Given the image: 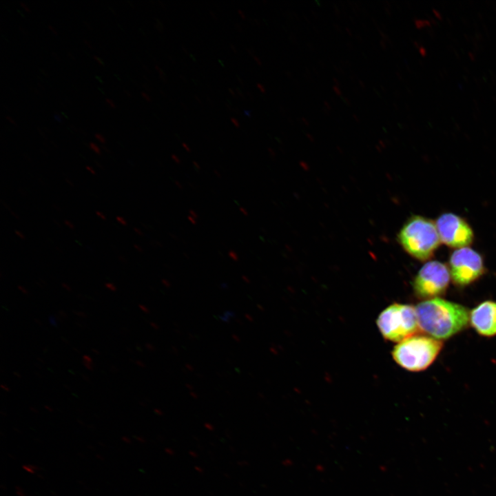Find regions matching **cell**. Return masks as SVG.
Segmentation results:
<instances>
[{
  "instance_id": "cell-2",
  "label": "cell",
  "mask_w": 496,
  "mask_h": 496,
  "mask_svg": "<svg viewBox=\"0 0 496 496\" xmlns=\"http://www.w3.org/2000/svg\"><path fill=\"white\" fill-rule=\"evenodd\" d=\"M397 241L409 255L420 261L432 258L441 243L435 223L419 215L411 216L404 223Z\"/></svg>"
},
{
  "instance_id": "cell-9",
  "label": "cell",
  "mask_w": 496,
  "mask_h": 496,
  "mask_svg": "<svg viewBox=\"0 0 496 496\" xmlns=\"http://www.w3.org/2000/svg\"><path fill=\"white\" fill-rule=\"evenodd\" d=\"M89 145H90V147L91 148V149L92 151H94L95 153H96L98 154H101L100 148L95 143H90Z\"/></svg>"
},
{
  "instance_id": "cell-22",
  "label": "cell",
  "mask_w": 496,
  "mask_h": 496,
  "mask_svg": "<svg viewBox=\"0 0 496 496\" xmlns=\"http://www.w3.org/2000/svg\"><path fill=\"white\" fill-rule=\"evenodd\" d=\"M6 119H7L10 123H11L12 124L15 125V122H14V121L12 118H10V117L8 116H6Z\"/></svg>"
},
{
  "instance_id": "cell-31",
  "label": "cell",
  "mask_w": 496,
  "mask_h": 496,
  "mask_svg": "<svg viewBox=\"0 0 496 496\" xmlns=\"http://www.w3.org/2000/svg\"><path fill=\"white\" fill-rule=\"evenodd\" d=\"M190 214H192V216L194 218H196V217H197L196 214L194 213V211H190Z\"/></svg>"
},
{
  "instance_id": "cell-8",
  "label": "cell",
  "mask_w": 496,
  "mask_h": 496,
  "mask_svg": "<svg viewBox=\"0 0 496 496\" xmlns=\"http://www.w3.org/2000/svg\"><path fill=\"white\" fill-rule=\"evenodd\" d=\"M469 322L478 334L485 337L496 335V302L486 300L475 308L469 314Z\"/></svg>"
},
{
  "instance_id": "cell-32",
  "label": "cell",
  "mask_w": 496,
  "mask_h": 496,
  "mask_svg": "<svg viewBox=\"0 0 496 496\" xmlns=\"http://www.w3.org/2000/svg\"><path fill=\"white\" fill-rule=\"evenodd\" d=\"M258 86L259 87H260V90L262 92H265V89H263V87H262L260 84L258 85Z\"/></svg>"
},
{
  "instance_id": "cell-25",
  "label": "cell",
  "mask_w": 496,
  "mask_h": 496,
  "mask_svg": "<svg viewBox=\"0 0 496 496\" xmlns=\"http://www.w3.org/2000/svg\"><path fill=\"white\" fill-rule=\"evenodd\" d=\"M141 94L147 101H150V97L147 96L145 93L142 92Z\"/></svg>"
},
{
  "instance_id": "cell-10",
  "label": "cell",
  "mask_w": 496,
  "mask_h": 496,
  "mask_svg": "<svg viewBox=\"0 0 496 496\" xmlns=\"http://www.w3.org/2000/svg\"><path fill=\"white\" fill-rule=\"evenodd\" d=\"M96 138L101 143H105V138L100 134H95Z\"/></svg>"
},
{
  "instance_id": "cell-34",
  "label": "cell",
  "mask_w": 496,
  "mask_h": 496,
  "mask_svg": "<svg viewBox=\"0 0 496 496\" xmlns=\"http://www.w3.org/2000/svg\"><path fill=\"white\" fill-rule=\"evenodd\" d=\"M66 181H67V183H68V184H70V185H72V183H70V181L69 180H66Z\"/></svg>"
},
{
  "instance_id": "cell-1",
  "label": "cell",
  "mask_w": 496,
  "mask_h": 496,
  "mask_svg": "<svg viewBox=\"0 0 496 496\" xmlns=\"http://www.w3.org/2000/svg\"><path fill=\"white\" fill-rule=\"evenodd\" d=\"M415 311L420 329L439 340L459 333L469 322L470 312L465 307L442 298L424 300Z\"/></svg>"
},
{
  "instance_id": "cell-27",
  "label": "cell",
  "mask_w": 496,
  "mask_h": 496,
  "mask_svg": "<svg viewBox=\"0 0 496 496\" xmlns=\"http://www.w3.org/2000/svg\"><path fill=\"white\" fill-rule=\"evenodd\" d=\"M231 121L235 124L236 126H238V127L239 126V123H238V121L236 119L231 118Z\"/></svg>"
},
{
  "instance_id": "cell-16",
  "label": "cell",
  "mask_w": 496,
  "mask_h": 496,
  "mask_svg": "<svg viewBox=\"0 0 496 496\" xmlns=\"http://www.w3.org/2000/svg\"><path fill=\"white\" fill-rule=\"evenodd\" d=\"M14 233H15L16 235H17L20 238H21V239H24V238H25L24 234H23L22 232H21L20 231H19V230H15V231H14Z\"/></svg>"
},
{
  "instance_id": "cell-11",
  "label": "cell",
  "mask_w": 496,
  "mask_h": 496,
  "mask_svg": "<svg viewBox=\"0 0 496 496\" xmlns=\"http://www.w3.org/2000/svg\"><path fill=\"white\" fill-rule=\"evenodd\" d=\"M116 219L117 222L119 223L120 224H121L123 225H127V221L123 217L118 216L116 217Z\"/></svg>"
},
{
  "instance_id": "cell-21",
  "label": "cell",
  "mask_w": 496,
  "mask_h": 496,
  "mask_svg": "<svg viewBox=\"0 0 496 496\" xmlns=\"http://www.w3.org/2000/svg\"><path fill=\"white\" fill-rule=\"evenodd\" d=\"M18 289H19L21 291H22L23 293H25V294H27V293H28L27 291H26L23 287L19 285V286H18Z\"/></svg>"
},
{
  "instance_id": "cell-15",
  "label": "cell",
  "mask_w": 496,
  "mask_h": 496,
  "mask_svg": "<svg viewBox=\"0 0 496 496\" xmlns=\"http://www.w3.org/2000/svg\"><path fill=\"white\" fill-rule=\"evenodd\" d=\"M96 214L103 220H106V216L101 211H96Z\"/></svg>"
},
{
  "instance_id": "cell-3",
  "label": "cell",
  "mask_w": 496,
  "mask_h": 496,
  "mask_svg": "<svg viewBox=\"0 0 496 496\" xmlns=\"http://www.w3.org/2000/svg\"><path fill=\"white\" fill-rule=\"evenodd\" d=\"M443 347L441 340L431 336L414 335L395 346L392 356L404 369L417 372L427 369Z\"/></svg>"
},
{
  "instance_id": "cell-26",
  "label": "cell",
  "mask_w": 496,
  "mask_h": 496,
  "mask_svg": "<svg viewBox=\"0 0 496 496\" xmlns=\"http://www.w3.org/2000/svg\"><path fill=\"white\" fill-rule=\"evenodd\" d=\"M62 286H63V288L66 289L68 290V291H69V290H71V288L70 287V286L68 285L65 284V283H62Z\"/></svg>"
},
{
  "instance_id": "cell-4",
  "label": "cell",
  "mask_w": 496,
  "mask_h": 496,
  "mask_svg": "<svg viewBox=\"0 0 496 496\" xmlns=\"http://www.w3.org/2000/svg\"><path fill=\"white\" fill-rule=\"evenodd\" d=\"M376 323L382 335L392 342H400L420 329L415 307L405 304L389 305L380 313Z\"/></svg>"
},
{
  "instance_id": "cell-19",
  "label": "cell",
  "mask_w": 496,
  "mask_h": 496,
  "mask_svg": "<svg viewBox=\"0 0 496 496\" xmlns=\"http://www.w3.org/2000/svg\"><path fill=\"white\" fill-rule=\"evenodd\" d=\"M20 5L26 12H30V8L25 3H20Z\"/></svg>"
},
{
  "instance_id": "cell-6",
  "label": "cell",
  "mask_w": 496,
  "mask_h": 496,
  "mask_svg": "<svg viewBox=\"0 0 496 496\" xmlns=\"http://www.w3.org/2000/svg\"><path fill=\"white\" fill-rule=\"evenodd\" d=\"M448 267L454 285L462 287L471 285L485 273L482 255L469 247L453 251Z\"/></svg>"
},
{
  "instance_id": "cell-7",
  "label": "cell",
  "mask_w": 496,
  "mask_h": 496,
  "mask_svg": "<svg viewBox=\"0 0 496 496\" xmlns=\"http://www.w3.org/2000/svg\"><path fill=\"white\" fill-rule=\"evenodd\" d=\"M441 243L455 249L470 246L474 240L473 230L462 217L453 213L442 214L435 221Z\"/></svg>"
},
{
  "instance_id": "cell-33",
  "label": "cell",
  "mask_w": 496,
  "mask_h": 496,
  "mask_svg": "<svg viewBox=\"0 0 496 496\" xmlns=\"http://www.w3.org/2000/svg\"><path fill=\"white\" fill-rule=\"evenodd\" d=\"M302 121H304V123H305L306 125L309 124V122H307V120H306L304 118H302Z\"/></svg>"
},
{
  "instance_id": "cell-23",
  "label": "cell",
  "mask_w": 496,
  "mask_h": 496,
  "mask_svg": "<svg viewBox=\"0 0 496 496\" xmlns=\"http://www.w3.org/2000/svg\"><path fill=\"white\" fill-rule=\"evenodd\" d=\"M134 231H135L136 234H138V235H143V232H142L139 229H137V228L134 227Z\"/></svg>"
},
{
  "instance_id": "cell-5",
  "label": "cell",
  "mask_w": 496,
  "mask_h": 496,
  "mask_svg": "<svg viewBox=\"0 0 496 496\" xmlns=\"http://www.w3.org/2000/svg\"><path fill=\"white\" fill-rule=\"evenodd\" d=\"M451 275L447 265L437 260H429L418 271L413 280L415 295L429 300L443 295L448 287Z\"/></svg>"
},
{
  "instance_id": "cell-28",
  "label": "cell",
  "mask_w": 496,
  "mask_h": 496,
  "mask_svg": "<svg viewBox=\"0 0 496 496\" xmlns=\"http://www.w3.org/2000/svg\"><path fill=\"white\" fill-rule=\"evenodd\" d=\"M94 58L95 59V60H96V61H97L99 63H100V64H102V63H103L102 61H101V60L100 59H99L97 56H94Z\"/></svg>"
},
{
  "instance_id": "cell-13",
  "label": "cell",
  "mask_w": 496,
  "mask_h": 496,
  "mask_svg": "<svg viewBox=\"0 0 496 496\" xmlns=\"http://www.w3.org/2000/svg\"><path fill=\"white\" fill-rule=\"evenodd\" d=\"M333 90L337 95L341 94V90L339 88V85H334L333 87Z\"/></svg>"
},
{
  "instance_id": "cell-14",
  "label": "cell",
  "mask_w": 496,
  "mask_h": 496,
  "mask_svg": "<svg viewBox=\"0 0 496 496\" xmlns=\"http://www.w3.org/2000/svg\"><path fill=\"white\" fill-rule=\"evenodd\" d=\"M229 256L235 260H237L238 259V255L233 251H230L229 252Z\"/></svg>"
},
{
  "instance_id": "cell-20",
  "label": "cell",
  "mask_w": 496,
  "mask_h": 496,
  "mask_svg": "<svg viewBox=\"0 0 496 496\" xmlns=\"http://www.w3.org/2000/svg\"><path fill=\"white\" fill-rule=\"evenodd\" d=\"M86 169H87V170L89 171L91 174H96V173H95V171H94L92 167H90V166H86Z\"/></svg>"
},
{
  "instance_id": "cell-18",
  "label": "cell",
  "mask_w": 496,
  "mask_h": 496,
  "mask_svg": "<svg viewBox=\"0 0 496 496\" xmlns=\"http://www.w3.org/2000/svg\"><path fill=\"white\" fill-rule=\"evenodd\" d=\"M64 223H65V224L69 228H70V229H73V228H74L73 224H72V223H70V221L65 220L64 221Z\"/></svg>"
},
{
  "instance_id": "cell-17",
  "label": "cell",
  "mask_w": 496,
  "mask_h": 496,
  "mask_svg": "<svg viewBox=\"0 0 496 496\" xmlns=\"http://www.w3.org/2000/svg\"><path fill=\"white\" fill-rule=\"evenodd\" d=\"M105 101L110 107H114V108L116 107L115 104L113 103V101L112 100L106 99Z\"/></svg>"
},
{
  "instance_id": "cell-30",
  "label": "cell",
  "mask_w": 496,
  "mask_h": 496,
  "mask_svg": "<svg viewBox=\"0 0 496 496\" xmlns=\"http://www.w3.org/2000/svg\"><path fill=\"white\" fill-rule=\"evenodd\" d=\"M172 158H174L175 159L174 161H176L177 163L180 162L179 158L178 157L175 158L174 155H172Z\"/></svg>"
},
{
  "instance_id": "cell-29",
  "label": "cell",
  "mask_w": 496,
  "mask_h": 496,
  "mask_svg": "<svg viewBox=\"0 0 496 496\" xmlns=\"http://www.w3.org/2000/svg\"><path fill=\"white\" fill-rule=\"evenodd\" d=\"M49 28L51 30V31H52L53 33H54V34L56 33V30L54 29L53 27H52V26L50 25V26H49Z\"/></svg>"
},
{
  "instance_id": "cell-12",
  "label": "cell",
  "mask_w": 496,
  "mask_h": 496,
  "mask_svg": "<svg viewBox=\"0 0 496 496\" xmlns=\"http://www.w3.org/2000/svg\"><path fill=\"white\" fill-rule=\"evenodd\" d=\"M105 287H106V288L110 289L111 291L116 290V287H115V285L111 282L105 283Z\"/></svg>"
},
{
  "instance_id": "cell-24",
  "label": "cell",
  "mask_w": 496,
  "mask_h": 496,
  "mask_svg": "<svg viewBox=\"0 0 496 496\" xmlns=\"http://www.w3.org/2000/svg\"><path fill=\"white\" fill-rule=\"evenodd\" d=\"M134 247L136 250H138V251H143V249H141V247L139 245H136V244H134Z\"/></svg>"
}]
</instances>
